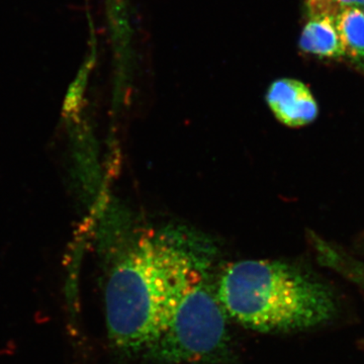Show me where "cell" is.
<instances>
[{
	"label": "cell",
	"instance_id": "cell-1",
	"mask_svg": "<svg viewBox=\"0 0 364 364\" xmlns=\"http://www.w3.org/2000/svg\"><path fill=\"white\" fill-rule=\"evenodd\" d=\"M208 258L171 235L142 237L112 261L104 284L107 341L121 358L141 356L168 327Z\"/></svg>",
	"mask_w": 364,
	"mask_h": 364
},
{
	"label": "cell",
	"instance_id": "cell-2",
	"mask_svg": "<svg viewBox=\"0 0 364 364\" xmlns=\"http://www.w3.org/2000/svg\"><path fill=\"white\" fill-rule=\"evenodd\" d=\"M215 291L228 317L265 334L324 324L336 309L327 287L282 261L233 263L223 272Z\"/></svg>",
	"mask_w": 364,
	"mask_h": 364
},
{
	"label": "cell",
	"instance_id": "cell-3",
	"mask_svg": "<svg viewBox=\"0 0 364 364\" xmlns=\"http://www.w3.org/2000/svg\"><path fill=\"white\" fill-rule=\"evenodd\" d=\"M228 318L217 291L205 277L186 294L168 327L141 356L150 364L232 363Z\"/></svg>",
	"mask_w": 364,
	"mask_h": 364
},
{
	"label": "cell",
	"instance_id": "cell-4",
	"mask_svg": "<svg viewBox=\"0 0 364 364\" xmlns=\"http://www.w3.org/2000/svg\"><path fill=\"white\" fill-rule=\"evenodd\" d=\"M267 100L275 117L291 128L306 126L318 116V105L312 92L296 79L274 81L268 88Z\"/></svg>",
	"mask_w": 364,
	"mask_h": 364
},
{
	"label": "cell",
	"instance_id": "cell-5",
	"mask_svg": "<svg viewBox=\"0 0 364 364\" xmlns=\"http://www.w3.org/2000/svg\"><path fill=\"white\" fill-rule=\"evenodd\" d=\"M335 18L332 16L309 18L299 39L301 51L325 58L345 56Z\"/></svg>",
	"mask_w": 364,
	"mask_h": 364
},
{
	"label": "cell",
	"instance_id": "cell-6",
	"mask_svg": "<svg viewBox=\"0 0 364 364\" xmlns=\"http://www.w3.org/2000/svg\"><path fill=\"white\" fill-rule=\"evenodd\" d=\"M345 55L364 63V11L360 7H344L335 18Z\"/></svg>",
	"mask_w": 364,
	"mask_h": 364
},
{
	"label": "cell",
	"instance_id": "cell-7",
	"mask_svg": "<svg viewBox=\"0 0 364 364\" xmlns=\"http://www.w3.org/2000/svg\"><path fill=\"white\" fill-rule=\"evenodd\" d=\"M342 7H364V0H335Z\"/></svg>",
	"mask_w": 364,
	"mask_h": 364
}]
</instances>
